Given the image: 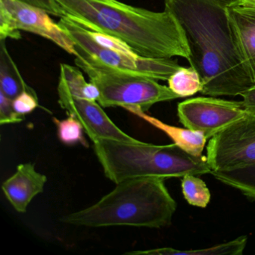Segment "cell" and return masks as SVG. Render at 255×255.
<instances>
[{
	"mask_svg": "<svg viewBox=\"0 0 255 255\" xmlns=\"http://www.w3.org/2000/svg\"><path fill=\"white\" fill-rule=\"evenodd\" d=\"M228 5L222 0H165V11L184 31L187 61L201 77V93L207 96H241L254 86L236 47Z\"/></svg>",
	"mask_w": 255,
	"mask_h": 255,
	"instance_id": "cell-1",
	"label": "cell"
},
{
	"mask_svg": "<svg viewBox=\"0 0 255 255\" xmlns=\"http://www.w3.org/2000/svg\"><path fill=\"white\" fill-rule=\"evenodd\" d=\"M65 16L85 27L116 37L138 56L190 57L183 28L168 11L155 12L116 0H56Z\"/></svg>",
	"mask_w": 255,
	"mask_h": 255,
	"instance_id": "cell-2",
	"label": "cell"
},
{
	"mask_svg": "<svg viewBox=\"0 0 255 255\" xmlns=\"http://www.w3.org/2000/svg\"><path fill=\"white\" fill-rule=\"evenodd\" d=\"M177 203L161 178H135L116 184L91 207L63 216L61 222L76 226L161 228L171 223Z\"/></svg>",
	"mask_w": 255,
	"mask_h": 255,
	"instance_id": "cell-3",
	"label": "cell"
},
{
	"mask_svg": "<svg viewBox=\"0 0 255 255\" xmlns=\"http://www.w3.org/2000/svg\"><path fill=\"white\" fill-rule=\"evenodd\" d=\"M94 150L109 180L118 184L135 178H180L211 174L206 156H192L174 143L156 145L112 139L93 141Z\"/></svg>",
	"mask_w": 255,
	"mask_h": 255,
	"instance_id": "cell-4",
	"label": "cell"
},
{
	"mask_svg": "<svg viewBox=\"0 0 255 255\" xmlns=\"http://www.w3.org/2000/svg\"><path fill=\"white\" fill-rule=\"evenodd\" d=\"M75 64L99 89L98 102L103 108L134 107L145 113L158 103L180 98L168 86L150 77L112 69L79 57H76Z\"/></svg>",
	"mask_w": 255,
	"mask_h": 255,
	"instance_id": "cell-5",
	"label": "cell"
},
{
	"mask_svg": "<svg viewBox=\"0 0 255 255\" xmlns=\"http://www.w3.org/2000/svg\"><path fill=\"white\" fill-rule=\"evenodd\" d=\"M59 25L74 42L76 57L86 62L162 81H168L181 67L171 59H152L136 53H120L104 48L92 39L84 26L68 16L61 17Z\"/></svg>",
	"mask_w": 255,
	"mask_h": 255,
	"instance_id": "cell-6",
	"label": "cell"
},
{
	"mask_svg": "<svg viewBox=\"0 0 255 255\" xmlns=\"http://www.w3.org/2000/svg\"><path fill=\"white\" fill-rule=\"evenodd\" d=\"M206 157L212 171L255 165V116L248 113L210 138Z\"/></svg>",
	"mask_w": 255,
	"mask_h": 255,
	"instance_id": "cell-7",
	"label": "cell"
},
{
	"mask_svg": "<svg viewBox=\"0 0 255 255\" xmlns=\"http://www.w3.org/2000/svg\"><path fill=\"white\" fill-rule=\"evenodd\" d=\"M248 114L241 101L216 97H198L180 103L177 116L180 123L192 130L204 133L207 139Z\"/></svg>",
	"mask_w": 255,
	"mask_h": 255,
	"instance_id": "cell-8",
	"label": "cell"
},
{
	"mask_svg": "<svg viewBox=\"0 0 255 255\" xmlns=\"http://www.w3.org/2000/svg\"><path fill=\"white\" fill-rule=\"evenodd\" d=\"M58 95L60 107L68 116L75 118L81 123L92 141L104 138L134 144L144 142L132 138L118 128L96 101L71 96L60 88H58Z\"/></svg>",
	"mask_w": 255,
	"mask_h": 255,
	"instance_id": "cell-9",
	"label": "cell"
},
{
	"mask_svg": "<svg viewBox=\"0 0 255 255\" xmlns=\"http://www.w3.org/2000/svg\"><path fill=\"white\" fill-rule=\"evenodd\" d=\"M15 20L19 30L31 32L53 41L70 54L76 55L74 42L68 34L51 18L47 11L20 2L0 0Z\"/></svg>",
	"mask_w": 255,
	"mask_h": 255,
	"instance_id": "cell-10",
	"label": "cell"
},
{
	"mask_svg": "<svg viewBox=\"0 0 255 255\" xmlns=\"http://www.w3.org/2000/svg\"><path fill=\"white\" fill-rule=\"evenodd\" d=\"M227 14L242 62L255 85V8L233 3Z\"/></svg>",
	"mask_w": 255,
	"mask_h": 255,
	"instance_id": "cell-11",
	"label": "cell"
},
{
	"mask_svg": "<svg viewBox=\"0 0 255 255\" xmlns=\"http://www.w3.org/2000/svg\"><path fill=\"white\" fill-rule=\"evenodd\" d=\"M47 181V176L37 171L33 164H20L16 172L2 183V192L16 211L25 213L32 199L44 192Z\"/></svg>",
	"mask_w": 255,
	"mask_h": 255,
	"instance_id": "cell-12",
	"label": "cell"
},
{
	"mask_svg": "<svg viewBox=\"0 0 255 255\" xmlns=\"http://www.w3.org/2000/svg\"><path fill=\"white\" fill-rule=\"evenodd\" d=\"M125 110L141 118L152 126L165 132L174 141L176 145L178 146L186 153L196 157L202 156V153L207 139V137L202 132L192 130L188 128L184 129V128L167 125L162 121L146 114L144 111L138 107H127Z\"/></svg>",
	"mask_w": 255,
	"mask_h": 255,
	"instance_id": "cell-13",
	"label": "cell"
},
{
	"mask_svg": "<svg viewBox=\"0 0 255 255\" xmlns=\"http://www.w3.org/2000/svg\"><path fill=\"white\" fill-rule=\"evenodd\" d=\"M0 92L11 100L23 92L36 94L22 77L18 68L8 53L5 40H0Z\"/></svg>",
	"mask_w": 255,
	"mask_h": 255,
	"instance_id": "cell-14",
	"label": "cell"
},
{
	"mask_svg": "<svg viewBox=\"0 0 255 255\" xmlns=\"http://www.w3.org/2000/svg\"><path fill=\"white\" fill-rule=\"evenodd\" d=\"M58 88L63 89L76 98L92 101H98L99 99L98 88L92 82L88 83L78 68L68 64H61Z\"/></svg>",
	"mask_w": 255,
	"mask_h": 255,
	"instance_id": "cell-15",
	"label": "cell"
},
{
	"mask_svg": "<svg viewBox=\"0 0 255 255\" xmlns=\"http://www.w3.org/2000/svg\"><path fill=\"white\" fill-rule=\"evenodd\" d=\"M248 238L242 236L228 243L216 245L207 249L180 251L171 248L143 251L144 255H241L247 244Z\"/></svg>",
	"mask_w": 255,
	"mask_h": 255,
	"instance_id": "cell-16",
	"label": "cell"
},
{
	"mask_svg": "<svg viewBox=\"0 0 255 255\" xmlns=\"http://www.w3.org/2000/svg\"><path fill=\"white\" fill-rule=\"evenodd\" d=\"M211 174L224 184L237 189L250 199L255 200V165L225 171H213Z\"/></svg>",
	"mask_w": 255,
	"mask_h": 255,
	"instance_id": "cell-17",
	"label": "cell"
},
{
	"mask_svg": "<svg viewBox=\"0 0 255 255\" xmlns=\"http://www.w3.org/2000/svg\"><path fill=\"white\" fill-rule=\"evenodd\" d=\"M168 87L180 98L192 96L203 90L199 74L193 68L180 67L168 80Z\"/></svg>",
	"mask_w": 255,
	"mask_h": 255,
	"instance_id": "cell-18",
	"label": "cell"
},
{
	"mask_svg": "<svg viewBox=\"0 0 255 255\" xmlns=\"http://www.w3.org/2000/svg\"><path fill=\"white\" fill-rule=\"evenodd\" d=\"M198 176L189 174L182 177V192L190 205L205 208L210 203L211 194L205 182Z\"/></svg>",
	"mask_w": 255,
	"mask_h": 255,
	"instance_id": "cell-19",
	"label": "cell"
},
{
	"mask_svg": "<svg viewBox=\"0 0 255 255\" xmlns=\"http://www.w3.org/2000/svg\"><path fill=\"white\" fill-rule=\"evenodd\" d=\"M53 122L57 128L58 137L62 143L68 145L81 144L85 147H89V143L83 135V125L75 118L69 116L65 120L54 118Z\"/></svg>",
	"mask_w": 255,
	"mask_h": 255,
	"instance_id": "cell-20",
	"label": "cell"
},
{
	"mask_svg": "<svg viewBox=\"0 0 255 255\" xmlns=\"http://www.w3.org/2000/svg\"><path fill=\"white\" fill-rule=\"evenodd\" d=\"M87 29L92 39L104 48L110 49L120 53H135L128 44L116 37L98 31Z\"/></svg>",
	"mask_w": 255,
	"mask_h": 255,
	"instance_id": "cell-21",
	"label": "cell"
},
{
	"mask_svg": "<svg viewBox=\"0 0 255 255\" xmlns=\"http://www.w3.org/2000/svg\"><path fill=\"white\" fill-rule=\"evenodd\" d=\"M20 31L11 13L3 5L0 4V40H6L8 38L20 39Z\"/></svg>",
	"mask_w": 255,
	"mask_h": 255,
	"instance_id": "cell-22",
	"label": "cell"
},
{
	"mask_svg": "<svg viewBox=\"0 0 255 255\" xmlns=\"http://www.w3.org/2000/svg\"><path fill=\"white\" fill-rule=\"evenodd\" d=\"M23 117L14 110L13 100L0 92V125L20 123L24 119Z\"/></svg>",
	"mask_w": 255,
	"mask_h": 255,
	"instance_id": "cell-23",
	"label": "cell"
},
{
	"mask_svg": "<svg viewBox=\"0 0 255 255\" xmlns=\"http://www.w3.org/2000/svg\"><path fill=\"white\" fill-rule=\"evenodd\" d=\"M38 96L36 94L23 92L13 100L14 110L20 116L33 112L38 107Z\"/></svg>",
	"mask_w": 255,
	"mask_h": 255,
	"instance_id": "cell-24",
	"label": "cell"
},
{
	"mask_svg": "<svg viewBox=\"0 0 255 255\" xmlns=\"http://www.w3.org/2000/svg\"><path fill=\"white\" fill-rule=\"evenodd\" d=\"M20 2L36 8H41L47 11L49 14L62 17L65 16L62 8H60L56 0H18Z\"/></svg>",
	"mask_w": 255,
	"mask_h": 255,
	"instance_id": "cell-25",
	"label": "cell"
},
{
	"mask_svg": "<svg viewBox=\"0 0 255 255\" xmlns=\"http://www.w3.org/2000/svg\"><path fill=\"white\" fill-rule=\"evenodd\" d=\"M241 96L243 99L241 103L245 110L249 114L255 116V85L248 89Z\"/></svg>",
	"mask_w": 255,
	"mask_h": 255,
	"instance_id": "cell-26",
	"label": "cell"
},
{
	"mask_svg": "<svg viewBox=\"0 0 255 255\" xmlns=\"http://www.w3.org/2000/svg\"><path fill=\"white\" fill-rule=\"evenodd\" d=\"M235 4L243 5V6L255 7V0H237Z\"/></svg>",
	"mask_w": 255,
	"mask_h": 255,
	"instance_id": "cell-27",
	"label": "cell"
},
{
	"mask_svg": "<svg viewBox=\"0 0 255 255\" xmlns=\"http://www.w3.org/2000/svg\"><path fill=\"white\" fill-rule=\"evenodd\" d=\"M222 1L226 2L228 5H231V4L235 3L237 0H222Z\"/></svg>",
	"mask_w": 255,
	"mask_h": 255,
	"instance_id": "cell-28",
	"label": "cell"
}]
</instances>
